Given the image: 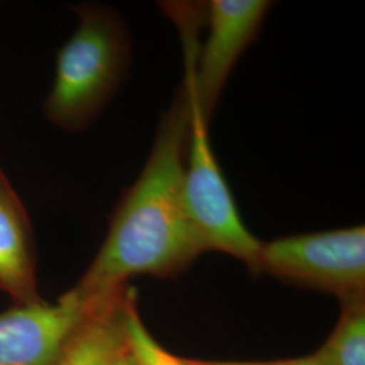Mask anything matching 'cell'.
I'll return each instance as SVG.
<instances>
[{
  "label": "cell",
  "instance_id": "cell-1",
  "mask_svg": "<svg viewBox=\"0 0 365 365\" xmlns=\"http://www.w3.org/2000/svg\"><path fill=\"white\" fill-rule=\"evenodd\" d=\"M190 129L191 96L182 83L157 125L144 170L111 214L102 248L71 289L87 312L111 303L133 276H175L207 250L188 220L182 195Z\"/></svg>",
  "mask_w": 365,
  "mask_h": 365
},
{
  "label": "cell",
  "instance_id": "cell-2",
  "mask_svg": "<svg viewBox=\"0 0 365 365\" xmlns=\"http://www.w3.org/2000/svg\"><path fill=\"white\" fill-rule=\"evenodd\" d=\"M78 26L57 53L52 91L43 108L64 130L86 129L117 93L131 60L129 30L122 16L101 4L73 9Z\"/></svg>",
  "mask_w": 365,
  "mask_h": 365
},
{
  "label": "cell",
  "instance_id": "cell-3",
  "mask_svg": "<svg viewBox=\"0 0 365 365\" xmlns=\"http://www.w3.org/2000/svg\"><path fill=\"white\" fill-rule=\"evenodd\" d=\"M271 7L272 1L268 0H211L205 7L209 36L199 53L194 39L199 10L180 7L172 13L184 30L187 49L184 83L192 108L206 123H210L238 58L257 38Z\"/></svg>",
  "mask_w": 365,
  "mask_h": 365
},
{
  "label": "cell",
  "instance_id": "cell-4",
  "mask_svg": "<svg viewBox=\"0 0 365 365\" xmlns=\"http://www.w3.org/2000/svg\"><path fill=\"white\" fill-rule=\"evenodd\" d=\"M182 195L188 220L207 250H221L259 272L262 242L244 225L210 144L209 123L191 106Z\"/></svg>",
  "mask_w": 365,
  "mask_h": 365
},
{
  "label": "cell",
  "instance_id": "cell-5",
  "mask_svg": "<svg viewBox=\"0 0 365 365\" xmlns=\"http://www.w3.org/2000/svg\"><path fill=\"white\" fill-rule=\"evenodd\" d=\"M342 299L363 297L364 225L329 232L280 237L262 244L259 272Z\"/></svg>",
  "mask_w": 365,
  "mask_h": 365
},
{
  "label": "cell",
  "instance_id": "cell-6",
  "mask_svg": "<svg viewBox=\"0 0 365 365\" xmlns=\"http://www.w3.org/2000/svg\"><path fill=\"white\" fill-rule=\"evenodd\" d=\"M87 310L68 291L57 303H22L0 314V365H60Z\"/></svg>",
  "mask_w": 365,
  "mask_h": 365
},
{
  "label": "cell",
  "instance_id": "cell-7",
  "mask_svg": "<svg viewBox=\"0 0 365 365\" xmlns=\"http://www.w3.org/2000/svg\"><path fill=\"white\" fill-rule=\"evenodd\" d=\"M0 288L22 303L38 300L30 221L6 176L0 179Z\"/></svg>",
  "mask_w": 365,
  "mask_h": 365
},
{
  "label": "cell",
  "instance_id": "cell-8",
  "mask_svg": "<svg viewBox=\"0 0 365 365\" xmlns=\"http://www.w3.org/2000/svg\"><path fill=\"white\" fill-rule=\"evenodd\" d=\"M122 295L111 307L87 315L69 339L60 365H103L123 345L118 315Z\"/></svg>",
  "mask_w": 365,
  "mask_h": 365
},
{
  "label": "cell",
  "instance_id": "cell-9",
  "mask_svg": "<svg viewBox=\"0 0 365 365\" xmlns=\"http://www.w3.org/2000/svg\"><path fill=\"white\" fill-rule=\"evenodd\" d=\"M315 359L322 365H365L364 298L345 300L339 325Z\"/></svg>",
  "mask_w": 365,
  "mask_h": 365
},
{
  "label": "cell",
  "instance_id": "cell-10",
  "mask_svg": "<svg viewBox=\"0 0 365 365\" xmlns=\"http://www.w3.org/2000/svg\"><path fill=\"white\" fill-rule=\"evenodd\" d=\"M119 325L125 348L134 365H191L165 351L145 327L137 312L135 292L125 288L119 303Z\"/></svg>",
  "mask_w": 365,
  "mask_h": 365
},
{
  "label": "cell",
  "instance_id": "cell-11",
  "mask_svg": "<svg viewBox=\"0 0 365 365\" xmlns=\"http://www.w3.org/2000/svg\"><path fill=\"white\" fill-rule=\"evenodd\" d=\"M103 365H134L133 364V361H131L130 356H129V353L126 351V348H125V344L115 351V352L113 353L107 360L105 361V364Z\"/></svg>",
  "mask_w": 365,
  "mask_h": 365
},
{
  "label": "cell",
  "instance_id": "cell-12",
  "mask_svg": "<svg viewBox=\"0 0 365 365\" xmlns=\"http://www.w3.org/2000/svg\"><path fill=\"white\" fill-rule=\"evenodd\" d=\"M244 365H322L315 356L302 357L294 360H283V361H274V363H244Z\"/></svg>",
  "mask_w": 365,
  "mask_h": 365
},
{
  "label": "cell",
  "instance_id": "cell-13",
  "mask_svg": "<svg viewBox=\"0 0 365 365\" xmlns=\"http://www.w3.org/2000/svg\"><path fill=\"white\" fill-rule=\"evenodd\" d=\"M191 365H244V363H212V361H190Z\"/></svg>",
  "mask_w": 365,
  "mask_h": 365
},
{
  "label": "cell",
  "instance_id": "cell-14",
  "mask_svg": "<svg viewBox=\"0 0 365 365\" xmlns=\"http://www.w3.org/2000/svg\"><path fill=\"white\" fill-rule=\"evenodd\" d=\"M3 176H4V173H3V172H1V170H0V179H1V178H3Z\"/></svg>",
  "mask_w": 365,
  "mask_h": 365
}]
</instances>
